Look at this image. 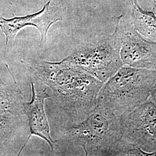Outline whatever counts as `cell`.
Returning a JSON list of instances; mask_svg holds the SVG:
<instances>
[{"label": "cell", "instance_id": "1", "mask_svg": "<svg viewBox=\"0 0 156 156\" xmlns=\"http://www.w3.org/2000/svg\"><path fill=\"white\" fill-rule=\"evenodd\" d=\"M30 74L52 90L59 105L75 122H81L97 106L104 83L83 70L64 62L25 64Z\"/></svg>", "mask_w": 156, "mask_h": 156}, {"label": "cell", "instance_id": "2", "mask_svg": "<svg viewBox=\"0 0 156 156\" xmlns=\"http://www.w3.org/2000/svg\"><path fill=\"white\" fill-rule=\"evenodd\" d=\"M156 80V69L124 65L103 84L97 106L120 117L149 98Z\"/></svg>", "mask_w": 156, "mask_h": 156}, {"label": "cell", "instance_id": "3", "mask_svg": "<svg viewBox=\"0 0 156 156\" xmlns=\"http://www.w3.org/2000/svg\"><path fill=\"white\" fill-rule=\"evenodd\" d=\"M68 135L83 147L86 156L112 155L122 140L120 118L97 106L84 120L69 128Z\"/></svg>", "mask_w": 156, "mask_h": 156}, {"label": "cell", "instance_id": "4", "mask_svg": "<svg viewBox=\"0 0 156 156\" xmlns=\"http://www.w3.org/2000/svg\"><path fill=\"white\" fill-rule=\"evenodd\" d=\"M62 62L83 70L104 83L124 66L115 31L110 35L82 46Z\"/></svg>", "mask_w": 156, "mask_h": 156}, {"label": "cell", "instance_id": "5", "mask_svg": "<svg viewBox=\"0 0 156 156\" xmlns=\"http://www.w3.org/2000/svg\"><path fill=\"white\" fill-rule=\"evenodd\" d=\"M119 118L122 139L156 156V102L148 99Z\"/></svg>", "mask_w": 156, "mask_h": 156}, {"label": "cell", "instance_id": "6", "mask_svg": "<svg viewBox=\"0 0 156 156\" xmlns=\"http://www.w3.org/2000/svg\"><path fill=\"white\" fill-rule=\"evenodd\" d=\"M123 64L129 67L156 69V42L146 39L123 15L115 19Z\"/></svg>", "mask_w": 156, "mask_h": 156}, {"label": "cell", "instance_id": "7", "mask_svg": "<svg viewBox=\"0 0 156 156\" xmlns=\"http://www.w3.org/2000/svg\"><path fill=\"white\" fill-rule=\"evenodd\" d=\"M31 99L30 101L23 103V112L27 117L30 135L19 154L22 151L32 136H37L45 140L53 151L56 141L50 136V127L45 111V101L50 99L46 89H36L33 80H31Z\"/></svg>", "mask_w": 156, "mask_h": 156}, {"label": "cell", "instance_id": "8", "mask_svg": "<svg viewBox=\"0 0 156 156\" xmlns=\"http://www.w3.org/2000/svg\"><path fill=\"white\" fill-rule=\"evenodd\" d=\"M50 2L51 0H49L40 11L33 15L15 16L9 19L0 17V28L5 35L6 47L9 40L14 39L18 32L27 26H33L37 28L41 34V44L45 43L50 26L62 20L61 17L56 16L51 10Z\"/></svg>", "mask_w": 156, "mask_h": 156}, {"label": "cell", "instance_id": "9", "mask_svg": "<svg viewBox=\"0 0 156 156\" xmlns=\"http://www.w3.org/2000/svg\"><path fill=\"white\" fill-rule=\"evenodd\" d=\"M131 11V23L139 33L146 39L156 42V15L153 11L143 9L138 0H129Z\"/></svg>", "mask_w": 156, "mask_h": 156}, {"label": "cell", "instance_id": "10", "mask_svg": "<svg viewBox=\"0 0 156 156\" xmlns=\"http://www.w3.org/2000/svg\"><path fill=\"white\" fill-rule=\"evenodd\" d=\"M11 101L4 84L0 79V109H6L11 105Z\"/></svg>", "mask_w": 156, "mask_h": 156}, {"label": "cell", "instance_id": "11", "mask_svg": "<svg viewBox=\"0 0 156 156\" xmlns=\"http://www.w3.org/2000/svg\"><path fill=\"white\" fill-rule=\"evenodd\" d=\"M149 98H150L149 100H151L156 102V80L154 85L153 86V88L152 91H151V96H150Z\"/></svg>", "mask_w": 156, "mask_h": 156}, {"label": "cell", "instance_id": "12", "mask_svg": "<svg viewBox=\"0 0 156 156\" xmlns=\"http://www.w3.org/2000/svg\"><path fill=\"white\" fill-rule=\"evenodd\" d=\"M153 4V11L156 12V0H151Z\"/></svg>", "mask_w": 156, "mask_h": 156}]
</instances>
